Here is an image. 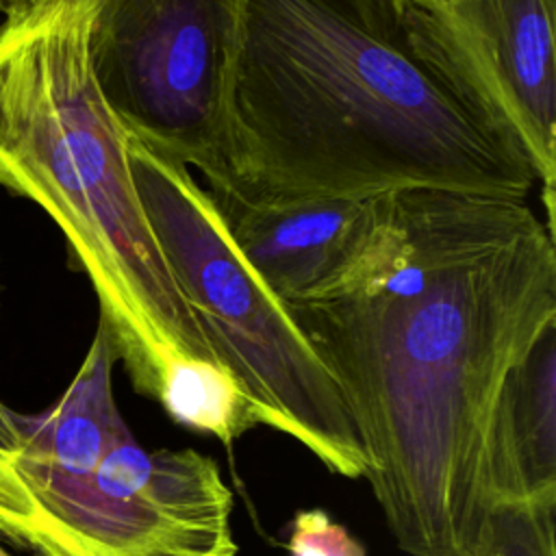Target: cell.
Masks as SVG:
<instances>
[{"label": "cell", "mask_w": 556, "mask_h": 556, "mask_svg": "<svg viewBox=\"0 0 556 556\" xmlns=\"http://www.w3.org/2000/svg\"><path fill=\"white\" fill-rule=\"evenodd\" d=\"M552 232L526 200L380 193L358 258L326 293L287 306L343 397L365 480L408 556L480 549L504 384L556 324Z\"/></svg>", "instance_id": "6da1fadb"}, {"label": "cell", "mask_w": 556, "mask_h": 556, "mask_svg": "<svg viewBox=\"0 0 556 556\" xmlns=\"http://www.w3.org/2000/svg\"><path fill=\"white\" fill-rule=\"evenodd\" d=\"M226 182L271 198L526 200L528 161L415 48L402 0H245Z\"/></svg>", "instance_id": "7a4b0ae2"}, {"label": "cell", "mask_w": 556, "mask_h": 556, "mask_svg": "<svg viewBox=\"0 0 556 556\" xmlns=\"http://www.w3.org/2000/svg\"><path fill=\"white\" fill-rule=\"evenodd\" d=\"M100 0H28L0 22V187L59 226L137 393L226 447L258 415L217 367L143 213L128 135L89 56Z\"/></svg>", "instance_id": "3957f363"}, {"label": "cell", "mask_w": 556, "mask_h": 556, "mask_svg": "<svg viewBox=\"0 0 556 556\" xmlns=\"http://www.w3.org/2000/svg\"><path fill=\"white\" fill-rule=\"evenodd\" d=\"M115 363L98 324L48 408L0 397V536L30 556H235L217 463L193 447H141L115 404Z\"/></svg>", "instance_id": "277c9868"}, {"label": "cell", "mask_w": 556, "mask_h": 556, "mask_svg": "<svg viewBox=\"0 0 556 556\" xmlns=\"http://www.w3.org/2000/svg\"><path fill=\"white\" fill-rule=\"evenodd\" d=\"M128 161L169 274L261 426L291 437L332 473L365 478L367 458L332 376L287 304L239 254L208 191L189 167L132 137Z\"/></svg>", "instance_id": "5b68a950"}, {"label": "cell", "mask_w": 556, "mask_h": 556, "mask_svg": "<svg viewBox=\"0 0 556 556\" xmlns=\"http://www.w3.org/2000/svg\"><path fill=\"white\" fill-rule=\"evenodd\" d=\"M245 0H100L89 56L126 135L198 169L230 172V102Z\"/></svg>", "instance_id": "8992f818"}, {"label": "cell", "mask_w": 556, "mask_h": 556, "mask_svg": "<svg viewBox=\"0 0 556 556\" xmlns=\"http://www.w3.org/2000/svg\"><path fill=\"white\" fill-rule=\"evenodd\" d=\"M556 0H402L415 48L532 167L552 228Z\"/></svg>", "instance_id": "52a82bcc"}, {"label": "cell", "mask_w": 556, "mask_h": 556, "mask_svg": "<svg viewBox=\"0 0 556 556\" xmlns=\"http://www.w3.org/2000/svg\"><path fill=\"white\" fill-rule=\"evenodd\" d=\"M254 274L287 306L326 293L363 252L378 215L369 198H271L232 182L204 187Z\"/></svg>", "instance_id": "ba28073f"}, {"label": "cell", "mask_w": 556, "mask_h": 556, "mask_svg": "<svg viewBox=\"0 0 556 556\" xmlns=\"http://www.w3.org/2000/svg\"><path fill=\"white\" fill-rule=\"evenodd\" d=\"M554 441L556 324L545 328L504 384L489 447L486 517L502 508H556Z\"/></svg>", "instance_id": "9c48e42d"}, {"label": "cell", "mask_w": 556, "mask_h": 556, "mask_svg": "<svg viewBox=\"0 0 556 556\" xmlns=\"http://www.w3.org/2000/svg\"><path fill=\"white\" fill-rule=\"evenodd\" d=\"M556 508H502L486 517L480 552L497 556H556Z\"/></svg>", "instance_id": "30bf717a"}, {"label": "cell", "mask_w": 556, "mask_h": 556, "mask_svg": "<svg viewBox=\"0 0 556 556\" xmlns=\"http://www.w3.org/2000/svg\"><path fill=\"white\" fill-rule=\"evenodd\" d=\"M291 556H365V547L326 510H300L287 541Z\"/></svg>", "instance_id": "8fae6325"}, {"label": "cell", "mask_w": 556, "mask_h": 556, "mask_svg": "<svg viewBox=\"0 0 556 556\" xmlns=\"http://www.w3.org/2000/svg\"><path fill=\"white\" fill-rule=\"evenodd\" d=\"M22 2H28V0H0V13H4L7 9H11L15 4H22Z\"/></svg>", "instance_id": "7c38bea8"}, {"label": "cell", "mask_w": 556, "mask_h": 556, "mask_svg": "<svg viewBox=\"0 0 556 556\" xmlns=\"http://www.w3.org/2000/svg\"><path fill=\"white\" fill-rule=\"evenodd\" d=\"M450 556H497L493 552H458V554H450Z\"/></svg>", "instance_id": "4fadbf2b"}, {"label": "cell", "mask_w": 556, "mask_h": 556, "mask_svg": "<svg viewBox=\"0 0 556 556\" xmlns=\"http://www.w3.org/2000/svg\"><path fill=\"white\" fill-rule=\"evenodd\" d=\"M0 556H11V554H9V552H7V549L0 545Z\"/></svg>", "instance_id": "5bb4252c"}]
</instances>
